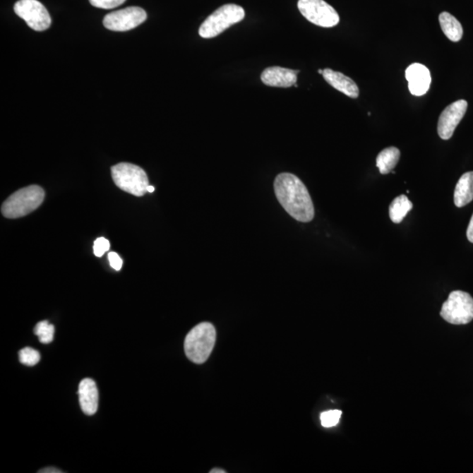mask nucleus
Here are the masks:
<instances>
[{
    "label": "nucleus",
    "instance_id": "obj_17",
    "mask_svg": "<svg viewBox=\"0 0 473 473\" xmlns=\"http://www.w3.org/2000/svg\"><path fill=\"white\" fill-rule=\"evenodd\" d=\"M401 152L397 148H385L377 156L376 164L381 174H388L394 170L399 162Z\"/></svg>",
    "mask_w": 473,
    "mask_h": 473
},
{
    "label": "nucleus",
    "instance_id": "obj_19",
    "mask_svg": "<svg viewBox=\"0 0 473 473\" xmlns=\"http://www.w3.org/2000/svg\"><path fill=\"white\" fill-rule=\"evenodd\" d=\"M35 334L42 344H50L54 340V327L47 321H42L35 327Z\"/></svg>",
    "mask_w": 473,
    "mask_h": 473
},
{
    "label": "nucleus",
    "instance_id": "obj_4",
    "mask_svg": "<svg viewBox=\"0 0 473 473\" xmlns=\"http://www.w3.org/2000/svg\"><path fill=\"white\" fill-rule=\"evenodd\" d=\"M245 16L243 7L235 4L222 6L203 21L199 35L205 39L217 37L232 25L242 21Z\"/></svg>",
    "mask_w": 473,
    "mask_h": 473
},
{
    "label": "nucleus",
    "instance_id": "obj_24",
    "mask_svg": "<svg viewBox=\"0 0 473 473\" xmlns=\"http://www.w3.org/2000/svg\"><path fill=\"white\" fill-rule=\"evenodd\" d=\"M108 259L110 261L111 267L115 269L116 271H119L121 269L123 261L118 253L114 252L109 253Z\"/></svg>",
    "mask_w": 473,
    "mask_h": 473
},
{
    "label": "nucleus",
    "instance_id": "obj_2",
    "mask_svg": "<svg viewBox=\"0 0 473 473\" xmlns=\"http://www.w3.org/2000/svg\"><path fill=\"white\" fill-rule=\"evenodd\" d=\"M216 336V329L210 323H201L194 327L184 341L187 358L196 364L205 363L212 354Z\"/></svg>",
    "mask_w": 473,
    "mask_h": 473
},
{
    "label": "nucleus",
    "instance_id": "obj_16",
    "mask_svg": "<svg viewBox=\"0 0 473 473\" xmlns=\"http://www.w3.org/2000/svg\"><path fill=\"white\" fill-rule=\"evenodd\" d=\"M439 23L443 34L451 42H460L463 37L464 30L461 23L450 13L443 12L439 16Z\"/></svg>",
    "mask_w": 473,
    "mask_h": 473
},
{
    "label": "nucleus",
    "instance_id": "obj_11",
    "mask_svg": "<svg viewBox=\"0 0 473 473\" xmlns=\"http://www.w3.org/2000/svg\"><path fill=\"white\" fill-rule=\"evenodd\" d=\"M405 76L409 82V90L414 96H424L431 87V76L429 68L421 64H413L407 67Z\"/></svg>",
    "mask_w": 473,
    "mask_h": 473
},
{
    "label": "nucleus",
    "instance_id": "obj_21",
    "mask_svg": "<svg viewBox=\"0 0 473 473\" xmlns=\"http://www.w3.org/2000/svg\"><path fill=\"white\" fill-rule=\"evenodd\" d=\"M341 416L342 411L340 410H329L321 414L320 420H321L323 427L331 428L340 423Z\"/></svg>",
    "mask_w": 473,
    "mask_h": 473
},
{
    "label": "nucleus",
    "instance_id": "obj_13",
    "mask_svg": "<svg viewBox=\"0 0 473 473\" xmlns=\"http://www.w3.org/2000/svg\"><path fill=\"white\" fill-rule=\"evenodd\" d=\"M79 402L83 413L92 416L98 407V390L92 378H86L80 382L78 388Z\"/></svg>",
    "mask_w": 473,
    "mask_h": 473
},
{
    "label": "nucleus",
    "instance_id": "obj_14",
    "mask_svg": "<svg viewBox=\"0 0 473 473\" xmlns=\"http://www.w3.org/2000/svg\"><path fill=\"white\" fill-rule=\"evenodd\" d=\"M323 76L334 89L340 90L349 97L358 98L359 94L358 85H356L354 80L348 78L343 73L325 68L323 70Z\"/></svg>",
    "mask_w": 473,
    "mask_h": 473
},
{
    "label": "nucleus",
    "instance_id": "obj_12",
    "mask_svg": "<svg viewBox=\"0 0 473 473\" xmlns=\"http://www.w3.org/2000/svg\"><path fill=\"white\" fill-rule=\"evenodd\" d=\"M299 71L278 66L269 67L262 72L261 79L264 85L271 87L289 88L297 82V74Z\"/></svg>",
    "mask_w": 473,
    "mask_h": 473
},
{
    "label": "nucleus",
    "instance_id": "obj_6",
    "mask_svg": "<svg viewBox=\"0 0 473 473\" xmlns=\"http://www.w3.org/2000/svg\"><path fill=\"white\" fill-rule=\"evenodd\" d=\"M440 315L451 325L471 323L473 320V298L464 291H453L443 304Z\"/></svg>",
    "mask_w": 473,
    "mask_h": 473
},
{
    "label": "nucleus",
    "instance_id": "obj_18",
    "mask_svg": "<svg viewBox=\"0 0 473 473\" xmlns=\"http://www.w3.org/2000/svg\"><path fill=\"white\" fill-rule=\"evenodd\" d=\"M412 209L413 203L407 196L402 195L393 200L389 206V217L395 224H400Z\"/></svg>",
    "mask_w": 473,
    "mask_h": 473
},
{
    "label": "nucleus",
    "instance_id": "obj_27",
    "mask_svg": "<svg viewBox=\"0 0 473 473\" xmlns=\"http://www.w3.org/2000/svg\"><path fill=\"white\" fill-rule=\"evenodd\" d=\"M210 473H225V471L222 470V469H213L212 471L210 472Z\"/></svg>",
    "mask_w": 473,
    "mask_h": 473
},
{
    "label": "nucleus",
    "instance_id": "obj_8",
    "mask_svg": "<svg viewBox=\"0 0 473 473\" xmlns=\"http://www.w3.org/2000/svg\"><path fill=\"white\" fill-rule=\"evenodd\" d=\"M14 12L35 31H45L52 23L46 7L38 0H19L14 5Z\"/></svg>",
    "mask_w": 473,
    "mask_h": 473
},
{
    "label": "nucleus",
    "instance_id": "obj_20",
    "mask_svg": "<svg viewBox=\"0 0 473 473\" xmlns=\"http://www.w3.org/2000/svg\"><path fill=\"white\" fill-rule=\"evenodd\" d=\"M19 357L20 363L28 366L37 365L41 360V355H40L39 352L30 347H25L20 350Z\"/></svg>",
    "mask_w": 473,
    "mask_h": 473
},
{
    "label": "nucleus",
    "instance_id": "obj_23",
    "mask_svg": "<svg viewBox=\"0 0 473 473\" xmlns=\"http://www.w3.org/2000/svg\"><path fill=\"white\" fill-rule=\"evenodd\" d=\"M125 2L126 0H90L93 6L102 9H114Z\"/></svg>",
    "mask_w": 473,
    "mask_h": 473
},
{
    "label": "nucleus",
    "instance_id": "obj_25",
    "mask_svg": "<svg viewBox=\"0 0 473 473\" xmlns=\"http://www.w3.org/2000/svg\"><path fill=\"white\" fill-rule=\"evenodd\" d=\"M467 239L471 243H473V215L470 220V223H469L468 225V229H467Z\"/></svg>",
    "mask_w": 473,
    "mask_h": 473
},
{
    "label": "nucleus",
    "instance_id": "obj_3",
    "mask_svg": "<svg viewBox=\"0 0 473 473\" xmlns=\"http://www.w3.org/2000/svg\"><path fill=\"white\" fill-rule=\"evenodd\" d=\"M45 198L43 188L31 185L13 193L4 202L1 212L7 218H19L27 216L42 205Z\"/></svg>",
    "mask_w": 473,
    "mask_h": 473
},
{
    "label": "nucleus",
    "instance_id": "obj_28",
    "mask_svg": "<svg viewBox=\"0 0 473 473\" xmlns=\"http://www.w3.org/2000/svg\"><path fill=\"white\" fill-rule=\"evenodd\" d=\"M154 191H155V187L150 186V185H149V186L148 187V192L152 193Z\"/></svg>",
    "mask_w": 473,
    "mask_h": 473
},
{
    "label": "nucleus",
    "instance_id": "obj_26",
    "mask_svg": "<svg viewBox=\"0 0 473 473\" xmlns=\"http://www.w3.org/2000/svg\"><path fill=\"white\" fill-rule=\"evenodd\" d=\"M40 472H45V473H61L63 472L60 470H58L56 468H53V467H49V468H45L43 469V470L40 471Z\"/></svg>",
    "mask_w": 473,
    "mask_h": 473
},
{
    "label": "nucleus",
    "instance_id": "obj_10",
    "mask_svg": "<svg viewBox=\"0 0 473 473\" xmlns=\"http://www.w3.org/2000/svg\"><path fill=\"white\" fill-rule=\"evenodd\" d=\"M467 102L463 100L453 102L440 115L438 125V136L447 140L453 137L458 124L463 119L467 111Z\"/></svg>",
    "mask_w": 473,
    "mask_h": 473
},
{
    "label": "nucleus",
    "instance_id": "obj_15",
    "mask_svg": "<svg viewBox=\"0 0 473 473\" xmlns=\"http://www.w3.org/2000/svg\"><path fill=\"white\" fill-rule=\"evenodd\" d=\"M473 200V171L463 174L457 181L454 191L455 205L461 208Z\"/></svg>",
    "mask_w": 473,
    "mask_h": 473
},
{
    "label": "nucleus",
    "instance_id": "obj_29",
    "mask_svg": "<svg viewBox=\"0 0 473 473\" xmlns=\"http://www.w3.org/2000/svg\"><path fill=\"white\" fill-rule=\"evenodd\" d=\"M318 73H319V74L323 75V70H318Z\"/></svg>",
    "mask_w": 473,
    "mask_h": 473
},
{
    "label": "nucleus",
    "instance_id": "obj_9",
    "mask_svg": "<svg viewBox=\"0 0 473 473\" xmlns=\"http://www.w3.org/2000/svg\"><path fill=\"white\" fill-rule=\"evenodd\" d=\"M147 13L138 6L115 11L104 17L103 23L109 30L126 32L139 27L147 20Z\"/></svg>",
    "mask_w": 473,
    "mask_h": 473
},
{
    "label": "nucleus",
    "instance_id": "obj_22",
    "mask_svg": "<svg viewBox=\"0 0 473 473\" xmlns=\"http://www.w3.org/2000/svg\"><path fill=\"white\" fill-rule=\"evenodd\" d=\"M110 242H109V240L107 239L103 238V236H101V238H98L97 239L95 240L94 242V246H93V250H94V254L97 257H102L104 256L105 253L110 249Z\"/></svg>",
    "mask_w": 473,
    "mask_h": 473
},
{
    "label": "nucleus",
    "instance_id": "obj_7",
    "mask_svg": "<svg viewBox=\"0 0 473 473\" xmlns=\"http://www.w3.org/2000/svg\"><path fill=\"white\" fill-rule=\"evenodd\" d=\"M298 9L306 20L322 28H333L340 23V16L325 0H299Z\"/></svg>",
    "mask_w": 473,
    "mask_h": 473
},
{
    "label": "nucleus",
    "instance_id": "obj_5",
    "mask_svg": "<svg viewBox=\"0 0 473 473\" xmlns=\"http://www.w3.org/2000/svg\"><path fill=\"white\" fill-rule=\"evenodd\" d=\"M112 176L120 189L131 195L142 196L148 192V177L139 166L132 163H119L112 167Z\"/></svg>",
    "mask_w": 473,
    "mask_h": 473
},
{
    "label": "nucleus",
    "instance_id": "obj_1",
    "mask_svg": "<svg viewBox=\"0 0 473 473\" xmlns=\"http://www.w3.org/2000/svg\"><path fill=\"white\" fill-rule=\"evenodd\" d=\"M276 198L294 220L309 223L315 216L311 195L303 181L290 173L278 174L275 181Z\"/></svg>",
    "mask_w": 473,
    "mask_h": 473
}]
</instances>
